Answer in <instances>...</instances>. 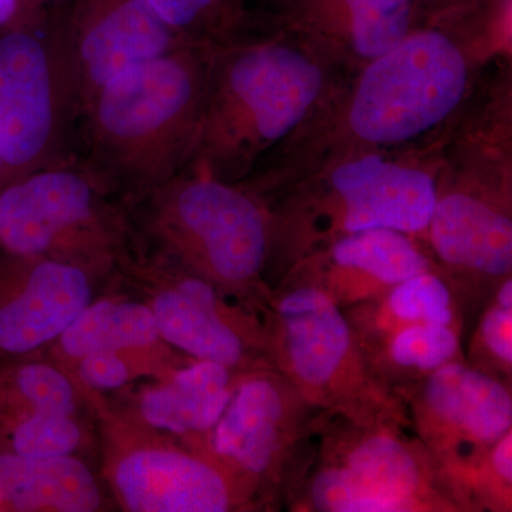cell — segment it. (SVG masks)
Segmentation results:
<instances>
[{"mask_svg":"<svg viewBox=\"0 0 512 512\" xmlns=\"http://www.w3.org/2000/svg\"><path fill=\"white\" fill-rule=\"evenodd\" d=\"M339 69L345 67L291 28L218 45L187 168L244 183L269 156H288L343 86Z\"/></svg>","mask_w":512,"mask_h":512,"instance_id":"6da1fadb","label":"cell"},{"mask_svg":"<svg viewBox=\"0 0 512 512\" xmlns=\"http://www.w3.org/2000/svg\"><path fill=\"white\" fill-rule=\"evenodd\" d=\"M473 56L447 26H417L399 45L360 67L292 148L301 170L330 158L426 140L466 99Z\"/></svg>","mask_w":512,"mask_h":512,"instance_id":"7a4b0ae2","label":"cell"},{"mask_svg":"<svg viewBox=\"0 0 512 512\" xmlns=\"http://www.w3.org/2000/svg\"><path fill=\"white\" fill-rule=\"evenodd\" d=\"M217 47L192 43L137 64L87 101L84 164L111 191L136 200L191 163Z\"/></svg>","mask_w":512,"mask_h":512,"instance_id":"3957f363","label":"cell"},{"mask_svg":"<svg viewBox=\"0 0 512 512\" xmlns=\"http://www.w3.org/2000/svg\"><path fill=\"white\" fill-rule=\"evenodd\" d=\"M439 171L363 151L254 184L272 217L266 284L348 235L393 229L421 238L433 215Z\"/></svg>","mask_w":512,"mask_h":512,"instance_id":"277c9868","label":"cell"},{"mask_svg":"<svg viewBox=\"0 0 512 512\" xmlns=\"http://www.w3.org/2000/svg\"><path fill=\"white\" fill-rule=\"evenodd\" d=\"M134 201L158 256L222 289L268 302L272 217L254 188L185 168Z\"/></svg>","mask_w":512,"mask_h":512,"instance_id":"5b68a950","label":"cell"},{"mask_svg":"<svg viewBox=\"0 0 512 512\" xmlns=\"http://www.w3.org/2000/svg\"><path fill=\"white\" fill-rule=\"evenodd\" d=\"M286 511L463 512L439 460L409 424L322 412L318 447Z\"/></svg>","mask_w":512,"mask_h":512,"instance_id":"8992f818","label":"cell"},{"mask_svg":"<svg viewBox=\"0 0 512 512\" xmlns=\"http://www.w3.org/2000/svg\"><path fill=\"white\" fill-rule=\"evenodd\" d=\"M274 369L316 409L356 423L409 424L406 404L376 375L356 333L328 296L279 282L268 299Z\"/></svg>","mask_w":512,"mask_h":512,"instance_id":"52a82bcc","label":"cell"},{"mask_svg":"<svg viewBox=\"0 0 512 512\" xmlns=\"http://www.w3.org/2000/svg\"><path fill=\"white\" fill-rule=\"evenodd\" d=\"M320 414L278 370L238 372L197 448L237 481L254 511H286L315 458Z\"/></svg>","mask_w":512,"mask_h":512,"instance_id":"ba28073f","label":"cell"},{"mask_svg":"<svg viewBox=\"0 0 512 512\" xmlns=\"http://www.w3.org/2000/svg\"><path fill=\"white\" fill-rule=\"evenodd\" d=\"M86 164L60 161L0 187V252L106 268L126 254L128 218Z\"/></svg>","mask_w":512,"mask_h":512,"instance_id":"9c48e42d","label":"cell"},{"mask_svg":"<svg viewBox=\"0 0 512 512\" xmlns=\"http://www.w3.org/2000/svg\"><path fill=\"white\" fill-rule=\"evenodd\" d=\"M79 117L62 19L46 12L0 30V187L67 160L66 134Z\"/></svg>","mask_w":512,"mask_h":512,"instance_id":"30bf717a","label":"cell"},{"mask_svg":"<svg viewBox=\"0 0 512 512\" xmlns=\"http://www.w3.org/2000/svg\"><path fill=\"white\" fill-rule=\"evenodd\" d=\"M420 239L467 326L512 278L510 167H468L437 177L436 205Z\"/></svg>","mask_w":512,"mask_h":512,"instance_id":"8fae6325","label":"cell"},{"mask_svg":"<svg viewBox=\"0 0 512 512\" xmlns=\"http://www.w3.org/2000/svg\"><path fill=\"white\" fill-rule=\"evenodd\" d=\"M99 407L104 471L117 503L131 512L254 511L248 495L204 451Z\"/></svg>","mask_w":512,"mask_h":512,"instance_id":"7c38bea8","label":"cell"},{"mask_svg":"<svg viewBox=\"0 0 512 512\" xmlns=\"http://www.w3.org/2000/svg\"><path fill=\"white\" fill-rule=\"evenodd\" d=\"M140 274L151 282L147 305L168 346L235 372L274 369L268 302L222 289L158 255L140 264Z\"/></svg>","mask_w":512,"mask_h":512,"instance_id":"4fadbf2b","label":"cell"},{"mask_svg":"<svg viewBox=\"0 0 512 512\" xmlns=\"http://www.w3.org/2000/svg\"><path fill=\"white\" fill-rule=\"evenodd\" d=\"M414 433L441 468L473 460L512 430V386L466 360L447 363L404 399Z\"/></svg>","mask_w":512,"mask_h":512,"instance_id":"5bb4252c","label":"cell"},{"mask_svg":"<svg viewBox=\"0 0 512 512\" xmlns=\"http://www.w3.org/2000/svg\"><path fill=\"white\" fill-rule=\"evenodd\" d=\"M77 109L104 84L156 57L192 45L165 25L146 0H77L62 18Z\"/></svg>","mask_w":512,"mask_h":512,"instance_id":"9a60e30c","label":"cell"},{"mask_svg":"<svg viewBox=\"0 0 512 512\" xmlns=\"http://www.w3.org/2000/svg\"><path fill=\"white\" fill-rule=\"evenodd\" d=\"M93 272L0 252V353L23 356L52 346L93 301Z\"/></svg>","mask_w":512,"mask_h":512,"instance_id":"2e32d148","label":"cell"},{"mask_svg":"<svg viewBox=\"0 0 512 512\" xmlns=\"http://www.w3.org/2000/svg\"><path fill=\"white\" fill-rule=\"evenodd\" d=\"M430 271L437 269L420 238L393 229H372L312 252L279 282L312 286L345 311Z\"/></svg>","mask_w":512,"mask_h":512,"instance_id":"e0dca14e","label":"cell"},{"mask_svg":"<svg viewBox=\"0 0 512 512\" xmlns=\"http://www.w3.org/2000/svg\"><path fill=\"white\" fill-rule=\"evenodd\" d=\"M416 13L410 0H295L288 25L357 72L417 28Z\"/></svg>","mask_w":512,"mask_h":512,"instance_id":"ac0fdd59","label":"cell"},{"mask_svg":"<svg viewBox=\"0 0 512 512\" xmlns=\"http://www.w3.org/2000/svg\"><path fill=\"white\" fill-rule=\"evenodd\" d=\"M237 373L207 360H187L141 387L126 416L197 448L224 412Z\"/></svg>","mask_w":512,"mask_h":512,"instance_id":"d6986e66","label":"cell"},{"mask_svg":"<svg viewBox=\"0 0 512 512\" xmlns=\"http://www.w3.org/2000/svg\"><path fill=\"white\" fill-rule=\"evenodd\" d=\"M103 503L86 463L69 456L0 453V508L20 512H93Z\"/></svg>","mask_w":512,"mask_h":512,"instance_id":"ffe728a7","label":"cell"},{"mask_svg":"<svg viewBox=\"0 0 512 512\" xmlns=\"http://www.w3.org/2000/svg\"><path fill=\"white\" fill-rule=\"evenodd\" d=\"M343 313L366 353L410 326L441 323L466 329L456 296L437 271L412 276Z\"/></svg>","mask_w":512,"mask_h":512,"instance_id":"44dd1931","label":"cell"},{"mask_svg":"<svg viewBox=\"0 0 512 512\" xmlns=\"http://www.w3.org/2000/svg\"><path fill=\"white\" fill-rule=\"evenodd\" d=\"M164 343L147 302L103 299L90 302L52 346L60 363L70 367L90 353L150 349Z\"/></svg>","mask_w":512,"mask_h":512,"instance_id":"7402d4cb","label":"cell"},{"mask_svg":"<svg viewBox=\"0 0 512 512\" xmlns=\"http://www.w3.org/2000/svg\"><path fill=\"white\" fill-rule=\"evenodd\" d=\"M463 333L458 326L423 323L399 330L366 355L384 386L404 403L441 367L464 359Z\"/></svg>","mask_w":512,"mask_h":512,"instance_id":"603a6c76","label":"cell"},{"mask_svg":"<svg viewBox=\"0 0 512 512\" xmlns=\"http://www.w3.org/2000/svg\"><path fill=\"white\" fill-rule=\"evenodd\" d=\"M79 384L60 366L26 362L0 376V426L30 414L77 416Z\"/></svg>","mask_w":512,"mask_h":512,"instance_id":"cb8c5ba5","label":"cell"},{"mask_svg":"<svg viewBox=\"0 0 512 512\" xmlns=\"http://www.w3.org/2000/svg\"><path fill=\"white\" fill-rule=\"evenodd\" d=\"M443 473L463 512H511L512 430L480 456Z\"/></svg>","mask_w":512,"mask_h":512,"instance_id":"d4e9b609","label":"cell"},{"mask_svg":"<svg viewBox=\"0 0 512 512\" xmlns=\"http://www.w3.org/2000/svg\"><path fill=\"white\" fill-rule=\"evenodd\" d=\"M167 343L150 349L109 350L77 360L69 369L86 392L107 393L123 389L141 377H161L190 360Z\"/></svg>","mask_w":512,"mask_h":512,"instance_id":"484cf974","label":"cell"},{"mask_svg":"<svg viewBox=\"0 0 512 512\" xmlns=\"http://www.w3.org/2000/svg\"><path fill=\"white\" fill-rule=\"evenodd\" d=\"M464 360L512 386V278L498 286L474 320Z\"/></svg>","mask_w":512,"mask_h":512,"instance_id":"4316f807","label":"cell"},{"mask_svg":"<svg viewBox=\"0 0 512 512\" xmlns=\"http://www.w3.org/2000/svg\"><path fill=\"white\" fill-rule=\"evenodd\" d=\"M5 453L25 457L74 454L82 446L84 431L73 414L42 412L0 426Z\"/></svg>","mask_w":512,"mask_h":512,"instance_id":"83f0119b","label":"cell"},{"mask_svg":"<svg viewBox=\"0 0 512 512\" xmlns=\"http://www.w3.org/2000/svg\"><path fill=\"white\" fill-rule=\"evenodd\" d=\"M190 2L207 20L218 42L225 43L231 40L229 33L238 25L242 15L232 8L227 0H190Z\"/></svg>","mask_w":512,"mask_h":512,"instance_id":"f1b7e54d","label":"cell"},{"mask_svg":"<svg viewBox=\"0 0 512 512\" xmlns=\"http://www.w3.org/2000/svg\"><path fill=\"white\" fill-rule=\"evenodd\" d=\"M410 2L413 3L417 12L424 10L439 19L470 9L476 0H410Z\"/></svg>","mask_w":512,"mask_h":512,"instance_id":"f546056e","label":"cell"},{"mask_svg":"<svg viewBox=\"0 0 512 512\" xmlns=\"http://www.w3.org/2000/svg\"><path fill=\"white\" fill-rule=\"evenodd\" d=\"M32 16L36 15L30 12L26 0H0V30L32 18Z\"/></svg>","mask_w":512,"mask_h":512,"instance_id":"4dcf8cb0","label":"cell"},{"mask_svg":"<svg viewBox=\"0 0 512 512\" xmlns=\"http://www.w3.org/2000/svg\"><path fill=\"white\" fill-rule=\"evenodd\" d=\"M55 2H59V0H26V5L33 15H37V13L46 12L45 6Z\"/></svg>","mask_w":512,"mask_h":512,"instance_id":"1f68e13d","label":"cell"},{"mask_svg":"<svg viewBox=\"0 0 512 512\" xmlns=\"http://www.w3.org/2000/svg\"><path fill=\"white\" fill-rule=\"evenodd\" d=\"M227 2L242 15V5H244L245 0H227Z\"/></svg>","mask_w":512,"mask_h":512,"instance_id":"d6a6232c","label":"cell"},{"mask_svg":"<svg viewBox=\"0 0 512 512\" xmlns=\"http://www.w3.org/2000/svg\"><path fill=\"white\" fill-rule=\"evenodd\" d=\"M0 174H2V154H0Z\"/></svg>","mask_w":512,"mask_h":512,"instance_id":"836d02e7","label":"cell"}]
</instances>
